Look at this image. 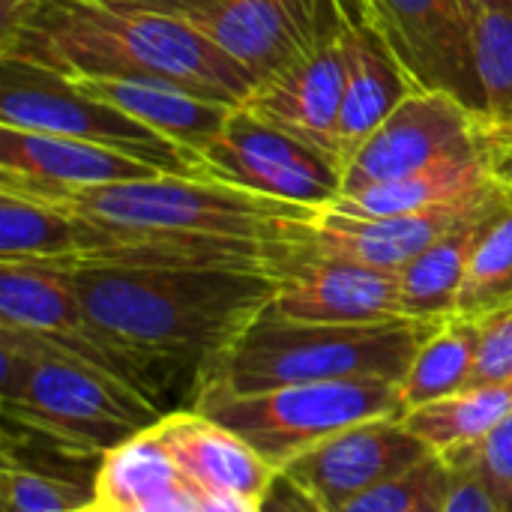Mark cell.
Segmentation results:
<instances>
[{
    "label": "cell",
    "instance_id": "15",
    "mask_svg": "<svg viewBox=\"0 0 512 512\" xmlns=\"http://www.w3.org/2000/svg\"><path fill=\"white\" fill-rule=\"evenodd\" d=\"M144 177L159 171L111 147L0 126V192L57 204L84 189Z\"/></svg>",
    "mask_w": 512,
    "mask_h": 512
},
{
    "label": "cell",
    "instance_id": "21",
    "mask_svg": "<svg viewBox=\"0 0 512 512\" xmlns=\"http://www.w3.org/2000/svg\"><path fill=\"white\" fill-rule=\"evenodd\" d=\"M495 177H498V156L492 153L456 156V159H447L441 165H432L426 171H417L399 180L342 192L324 210H336V213H348L360 219L405 216V213H420L435 204H447L453 198L471 195Z\"/></svg>",
    "mask_w": 512,
    "mask_h": 512
},
{
    "label": "cell",
    "instance_id": "24",
    "mask_svg": "<svg viewBox=\"0 0 512 512\" xmlns=\"http://www.w3.org/2000/svg\"><path fill=\"white\" fill-rule=\"evenodd\" d=\"M510 414L512 381H489L420 405L402 420L435 456L453 459L477 450Z\"/></svg>",
    "mask_w": 512,
    "mask_h": 512
},
{
    "label": "cell",
    "instance_id": "40",
    "mask_svg": "<svg viewBox=\"0 0 512 512\" xmlns=\"http://www.w3.org/2000/svg\"><path fill=\"white\" fill-rule=\"evenodd\" d=\"M81 512H102V510H96V507L90 504V507H84V510H81Z\"/></svg>",
    "mask_w": 512,
    "mask_h": 512
},
{
    "label": "cell",
    "instance_id": "39",
    "mask_svg": "<svg viewBox=\"0 0 512 512\" xmlns=\"http://www.w3.org/2000/svg\"><path fill=\"white\" fill-rule=\"evenodd\" d=\"M498 174L512 180V144L504 150V156H501V162H498Z\"/></svg>",
    "mask_w": 512,
    "mask_h": 512
},
{
    "label": "cell",
    "instance_id": "14",
    "mask_svg": "<svg viewBox=\"0 0 512 512\" xmlns=\"http://www.w3.org/2000/svg\"><path fill=\"white\" fill-rule=\"evenodd\" d=\"M435 453L402 417H375L318 444L285 471L315 495L327 512L342 510L357 495L414 471Z\"/></svg>",
    "mask_w": 512,
    "mask_h": 512
},
{
    "label": "cell",
    "instance_id": "5",
    "mask_svg": "<svg viewBox=\"0 0 512 512\" xmlns=\"http://www.w3.org/2000/svg\"><path fill=\"white\" fill-rule=\"evenodd\" d=\"M51 207L117 228L231 237L306 249H315L312 240L321 213L219 180H189L171 174L84 189Z\"/></svg>",
    "mask_w": 512,
    "mask_h": 512
},
{
    "label": "cell",
    "instance_id": "32",
    "mask_svg": "<svg viewBox=\"0 0 512 512\" xmlns=\"http://www.w3.org/2000/svg\"><path fill=\"white\" fill-rule=\"evenodd\" d=\"M444 462L450 465L444 512H501L477 459H474V450L444 459Z\"/></svg>",
    "mask_w": 512,
    "mask_h": 512
},
{
    "label": "cell",
    "instance_id": "4",
    "mask_svg": "<svg viewBox=\"0 0 512 512\" xmlns=\"http://www.w3.org/2000/svg\"><path fill=\"white\" fill-rule=\"evenodd\" d=\"M438 321L306 324L267 309L222 357L195 372V390L261 393L288 384L402 381Z\"/></svg>",
    "mask_w": 512,
    "mask_h": 512
},
{
    "label": "cell",
    "instance_id": "1",
    "mask_svg": "<svg viewBox=\"0 0 512 512\" xmlns=\"http://www.w3.org/2000/svg\"><path fill=\"white\" fill-rule=\"evenodd\" d=\"M0 57L66 78H156L240 105L255 78L189 21L135 0H0Z\"/></svg>",
    "mask_w": 512,
    "mask_h": 512
},
{
    "label": "cell",
    "instance_id": "11",
    "mask_svg": "<svg viewBox=\"0 0 512 512\" xmlns=\"http://www.w3.org/2000/svg\"><path fill=\"white\" fill-rule=\"evenodd\" d=\"M399 57L417 90H447L486 117L465 0H336Z\"/></svg>",
    "mask_w": 512,
    "mask_h": 512
},
{
    "label": "cell",
    "instance_id": "31",
    "mask_svg": "<svg viewBox=\"0 0 512 512\" xmlns=\"http://www.w3.org/2000/svg\"><path fill=\"white\" fill-rule=\"evenodd\" d=\"M512 381V303L480 318V357L474 384Z\"/></svg>",
    "mask_w": 512,
    "mask_h": 512
},
{
    "label": "cell",
    "instance_id": "36",
    "mask_svg": "<svg viewBox=\"0 0 512 512\" xmlns=\"http://www.w3.org/2000/svg\"><path fill=\"white\" fill-rule=\"evenodd\" d=\"M135 3H141V6H147V9H156V12H168V15H177V18H192V15H198V12H207V9H213L216 3H222V0H135Z\"/></svg>",
    "mask_w": 512,
    "mask_h": 512
},
{
    "label": "cell",
    "instance_id": "23",
    "mask_svg": "<svg viewBox=\"0 0 512 512\" xmlns=\"http://www.w3.org/2000/svg\"><path fill=\"white\" fill-rule=\"evenodd\" d=\"M512 201L504 198L492 210L462 222L450 234H444L438 243H432L426 252H420L408 267L399 270V288H402V309L405 318L414 321H444L456 315L459 294L468 276V264L474 255V246L480 240L483 225Z\"/></svg>",
    "mask_w": 512,
    "mask_h": 512
},
{
    "label": "cell",
    "instance_id": "27",
    "mask_svg": "<svg viewBox=\"0 0 512 512\" xmlns=\"http://www.w3.org/2000/svg\"><path fill=\"white\" fill-rule=\"evenodd\" d=\"M471 51L486 123L501 141L504 156L512 144V9H480L471 15Z\"/></svg>",
    "mask_w": 512,
    "mask_h": 512
},
{
    "label": "cell",
    "instance_id": "8",
    "mask_svg": "<svg viewBox=\"0 0 512 512\" xmlns=\"http://www.w3.org/2000/svg\"><path fill=\"white\" fill-rule=\"evenodd\" d=\"M198 162L207 180L312 210L330 207L345 189L339 162L252 117L240 105L231 111L222 132L201 147Z\"/></svg>",
    "mask_w": 512,
    "mask_h": 512
},
{
    "label": "cell",
    "instance_id": "17",
    "mask_svg": "<svg viewBox=\"0 0 512 512\" xmlns=\"http://www.w3.org/2000/svg\"><path fill=\"white\" fill-rule=\"evenodd\" d=\"M321 0H222L186 18L255 84L300 60L318 36Z\"/></svg>",
    "mask_w": 512,
    "mask_h": 512
},
{
    "label": "cell",
    "instance_id": "3",
    "mask_svg": "<svg viewBox=\"0 0 512 512\" xmlns=\"http://www.w3.org/2000/svg\"><path fill=\"white\" fill-rule=\"evenodd\" d=\"M0 405L6 426L72 459H102L165 417L156 399L117 375L6 324H0Z\"/></svg>",
    "mask_w": 512,
    "mask_h": 512
},
{
    "label": "cell",
    "instance_id": "13",
    "mask_svg": "<svg viewBox=\"0 0 512 512\" xmlns=\"http://www.w3.org/2000/svg\"><path fill=\"white\" fill-rule=\"evenodd\" d=\"M512 195V180L495 177L471 195L453 198L447 204H435L420 213L384 216V219H360L336 210H321L315 222V255L345 258L357 264H369L378 270L399 273L420 252L438 243L444 234L459 228L462 222L492 210Z\"/></svg>",
    "mask_w": 512,
    "mask_h": 512
},
{
    "label": "cell",
    "instance_id": "28",
    "mask_svg": "<svg viewBox=\"0 0 512 512\" xmlns=\"http://www.w3.org/2000/svg\"><path fill=\"white\" fill-rule=\"evenodd\" d=\"M512 303V201L480 231L456 315L486 318Z\"/></svg>",
    "mask_w": 512,
    "mask_h": 512
},
{
    "label": "cell",
    "instance_id": "20",
    "mask_svg": "<svg viewBox=\"0 0 512 512\" xmlns=\"http://www.w3.org/2000/svg\"><path fill=\"white\" fill-rule=\"evenodd\" d=\"M84 93L126 111L147 129L189 150L192 156L207 147L228 123L234 105L198 96L180 84L156 78H72Z\"/></svg>",
    "mask_w": 512,
    "mask_h": 512
},
{
    "label": "cell",
    "instance_id": "16",
    "mask_svg": "<svg viewBox=\"0 0 512 512\" xmlns=\"http://www.w3.org/2000/svg\"><path fill=\"white\" fill-rule=\"evenodd\" d=\"M270 309L306 324H390L405 318L399 273L315 255L282 279Z\"/></svg>",
    "mask_w": 512,
    "mask_h": 512
},
{
    "label": "cell",
    "instance_id": "26",
    "mask_svg": "<svg viewBox=\"0 0 512 512\" xmlns=\"http://www.w3.org/2000/svg\"><path fill=\"white\" fill-rule=\"evenodd\" d=\"M0 261L78 267L75 219L60 207L0 192Z\"/></svg>",
    "mask_w": 512,
    "mask_h": 512
},
{
    "label": "cell",
    "instance_id": "22",
    "mask_svg": "<svg viewBox=\"0 0 512 512\" xmlns=\"http://www.w3.org/2000/svg\"><path fill=\"white\" fill-rule=\"evenodd\" d=\"M93 507L102 512H138L195 489L177 468L174 456L159 438V429L150 426L120 447L96 459Z\"/></svg>",
    "mask_w": 512,
    "mask_h": 512
},
{
    "label": "cell",
    "instance_id": "6",
    "mask_svg": "<svg viewBox=\"0 0 512 512\" xmlns=\"http://www.w3.org/2000/svg\"><path fill=\"white\" fill-rule=\"evenodd\" d=\"M192 408L237 432L276 471L357 423L405 414L399 384L387 378L288 384L261 393L195 390Z\"/></svg>",
    "mask_w": 512,
    "mask_h": 512
},
{
    "label": "cell",
    "instance_id": "2",
    "mask_svg": "<svg viewBox=\"0 0 512 512\" xmlns=\"http://www.w3.org/2000/svg\"><path fill=\"white\" fill-rule=\"evenodd\" d=\"M87 318L120 348L156 369H204L222 357L276 300L273 273L207 267L69 270Z\"/></svg>",
    "mask_w": 512,
    "mask_h": 512
},
{
    "label": "cell",
    "instance_id": "29",
    "mask_svg": "<svg viewBox=\"0 0 512 512\" xmlns=\"http://www.w3.org/2000/svg\"><path fill=\"white\" fill-rule=\"evenodd\" d=\"M3 512H81L93 501V483L81 486L60 471L39 468L3 435Z\"/></svg>",
    "mask_w": 512,
    "mask_h": 512
},
{
    "label": "cell",
    "instance_id": "7",
    "mask_svg": "<svg viewBox=\"0 0 512 512\" xmlns=\"http://www.w3.org/2000/svg\"><path fill=\"white\" fill-rule=\"evenodd\" d=\"M0 72V126L102 144L159 174L207 180L198 156L147 129L126 111L84 93L72 78L12 57H0Z\"/></svg>",
    "mask_w": 512,
    "mask_h": 512
},
{
    "label": "cell",
    "instance_id": "34",
    "mask_svg": "<svg viewBox=\"0 0 512 512\" xmlns=\"http://www.w3.org/2000/svg\"><path fill=\"white\" fill-rule=\"evenodd\" d=\"M258 512H327L312 492H306L288 471H276L258 498Z\"/></svg>",
    "mask_w": 512,
    "mask_h": 512
},
{
    "label": "cell",
    "instance_id": "30",
    "mask_svg": "<svg viewBox=\"0 0 512 512\" xmlns=\"http://www.w3.org/2000/svg\"><path fill=\"white\" fill-rule=\"evenodd\" d=\"M447 474H450V465L441 456H435V459L417 465L414 471L399 474V477L357 495L354 501H348L336 512H414L438 483L447 480Z\"/></svg>",
    "mask_w": 512,
    "mask_h": 512
},
{
    "label": "cell",
    "instance_id": "9",
    "mask_svg": "<svg viewBox=\"0 0 512 512\" xmlns=\"http://www.w3.org/2000/svg\"><path fill=\"white\" fill-rule=\"evenodd\" d=\"M0 324L24 330L81 363L111 372L150 399L159 396L156 366L114 345L87 318L66 267L0 261Z\"/></svg>",
    "mask_w": 512,
    "mask_h": 512
},
{
    "label": "cell",
    "instance_id": "35",
    "mask_svg": "<svg viewBox=\"0 0 512 512\" xmlns=\"http://www.w3.org/2000/svg\"><path fill=\"white\" fill-rule=\"evenodd\" d=\"M198 512H258V498L240 492H198Z\"/></svg>",
    "mask_w": 512,
    "mask_h": 512
},
{
    "label": "cell",
    "instance_id": "12",
    "mask_svg": "<svg viewBox=\"0 0 512 512\" xmlns=\"http://www.w3.org/2000/svg\"><path fill=\"white\" fill-rule=\"evenodd\" d=\"M345 99L342 12L336 0H321L318 36L312 48L282 72L258 81L240 102L252 117L306 141L333 162L339 156V114ZM345 171V168H342Z\"/></svg>",
    "mask_w": 512,
    "mask_h": 512
},
{
    "label": "cell",
    "instance_id": "37",
    "mask_svg": "<svg viewBox=\"0 0 512 512\" xmlns=\"http://www.w3.org/2000/svg\"><path fill=\"white\" fill-rule=\"evenodd\" d=\"M447 483H450V474H447V480L444 483H438L423 501H420V507L414 512H444V498H447Z\"/></svg>",
    "mask_w": 512,
    "mask_h": 512
},
{
    "label": "cell",
    "instance_id": "38",
    "mask_svg": "<svg viewBox=\"0 0 512 512\" xmlns=\"http://www.w3.org/2000/svg\"><path fill=\"white\" fill-rule=\"evenodd\" d=\"M468 15L480 12V9H512V0H465Z\"/></svg>",
    "mask_w": 512,
    "mask_h": 512
},
{
    "label": "cell",
    "instance_id": "33",
    "mask_svg": "<svg viewBox=\"0 0 512 512\" xmlns=\"http://www.w3.org/2000/svg\"><path fill=\"white\" fill-rule=\"evenodd\" d=\"M474 459L501 512H512V414L474 450Z\"/></svg>",
    "mask_w": 512,
    "mask_h": 512
},
{
    "label": "cell",
    "instance_id": "10",
    "mask_svg": "<svg viewBox=\"0 0 512 512\" xmlns=\"http://www.w3.org/2000/svg\"><path fill=\"white\" fill-rule=\"evenodd\" d=\"M474 153H492L501 162V141L486 117L447 90H414L348 162L342 192L399 180Z\"/></svg>",
    "mask_w": 512,
    "mask_h": 512
},
{
    "label": "cell",
    "instance_id": "19",
    "mask_svg": "<svg viewBox=\"0 0 512 512\" xmlns=\"http://www.w3.org/2000/svg\"><path fill=\"white\" fill-rule=\"evenodd\" d=\"M156 429L195 492H240L261 498L276 477V468L237 432L195 408L165 414Z\"/></svg>",
    "mask_w": 512,
    "mask_h": 512
},
{
    "label": "cell",
    "instance_id": "25",
    "mask_svg": "<svg viewBox=\"0 0 512 512\" xmlns=\"http://www.w3.org/2000/svg\"><path fill=\"white\" fill-rule=\"evenodd\" d=\"M480 357V318L450 315L417 348L405 378L399 381L402 411L438 402L474 384ZM402 414V417H405Z\"/></svg>",
    "mask_w": 512,
    "mask_h": 512
},
{
    "label": "cell",
    "instance_id": "18",
    "mask_svg": "<svg viewBox=\"0 0 512 512\" xmlns=\"http://www.w3.org/2000/svg\"><path fill=\"white\" fill-rule=\"evenodd\" d=\"M339 6V3H336ZM342 12V54H345V99L339 114V156L342 168L357 156L369 135L417 90L390 45L354 12Z\"/></svg>",
    "mask_w": 512,
    "mask_h": 512
}]
</instances>
